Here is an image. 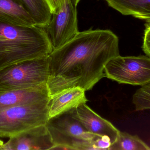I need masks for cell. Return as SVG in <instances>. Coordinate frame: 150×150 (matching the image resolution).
<instances>
[{"instance_id":"obj_16","label":"cell","mask_w":150,"mask_h":150,"mask_svg":"<svg viewBox=\"0 0 150 150\" xmlns=\"http://www.w3.org/2000/svg\"><path fill=\"white\" fill-rule=\"evenodd\" d=\"M132 101L137 112L150 109V83L136 91Z\"/></svg>"},{"instance_id":"obj_9","label":"cell","mask_w":150,"mask_h":150,"mask_svg":"<svg viewBox=\"0 0 150 150\" xmlns=\"http://www.w3.org/2000/svg\"><path fill=\"white\" fill-rule=\"evenodd\" d=\"M86 104H81L72 110L75 117L88 132L101 137H108L112 144L114 143L120 131L111 122L96 113Z\"/></svg>"},{"instance_id":"obj_19","label":"cell","mask_w":150,"mask_h":150,"mask_svg":"<svg viewBox=\"0 0 150 150\" xmlns=\"http://www.w3.org/2000/svg\"><path fill=\"white\" fill-rule=\"evenodd\" d=\"M71 1L73 3V4H74L75 5H76V6H77V5L79 3V1H80V0H71Z\"/></svg>"},{"instance_id":"obj_20","label":"cell","mask_w":150,"mask_h":150,"mask_svg":"<svg viewBox=\"0 0 150 150\" xmlns=\"http://www.w3.org/2000/svg\"><path fill=\"white\" fill-rule=\"evenodd\" d=\"M3 144V141H1V140H0V147H1V146Z\"/></svg>"},{"instance_id":"obj_17","label":"cell","mask_w":150,"mask_h":150,"mask_svg":"<svg viewBox=\"0 0 150 150\" xmlns=\"http://www.w3.org/2000/svg\"><path fill=\"white\" fill-rule=\"evenodd\" d=\"M145 26L142 48L146 55L150 57V23L145 24Z\"/></svg>"},{"instance_id":"obj_8","label":"cell","mask_w":150,"mask_h":150,"mask_svg":"<svg viewBox=\"0 0 150 150\" xmlns=\"http://www.w3.org/2000/svg\"><path fill=\"white\" fill-rule=\"evenodd\" d=\"M54 146L45 124L27 129L10 137L7 142L0 147V150H51Z\"/></svg>"},{"instance_id":"obj_11","label":"cell","mask_w":150,"mask_h":150,"mask_svg":"<svg viewBox=\"0 0 150 150\" xmlns=\"http://www.w3.org/2000/svg\"><path fill=\"white\" fill-rule=\"evenodd\" d=\"M0 22L19 27L37 26L21 0H0Z\"/></svg>"},{"instance_id":"obj_14","label":"cell","mask_w":150,"mask_h":150,"mask_svg":"<svg viewBox=\"0 0 150 150\" xmlns=\"http://www.w3.org/2000/svg\"><path fill=\"white\" fill-rule=\"evenodd\" d=\"M32 16L36 25L45 28L52 17V12L44 0H21Z\"/></svg>"},{"instance_id":"obj_18","label":"cell","mask_w":150,"mask_h":150,"mask_svg":"<svg viewBox=\"0 0 150 150\" xmlns=\"http://www.w3.org/2000/svg\"><path fill=\"white\" fill-rule=\"evenodd\" d=\"M65 0H44L49 7L52 14L56 13L60 9Z\"/></svg>"},{"instance_id":"obj_3","label":"cell","mask_w":150,"mask_h":150,"mask_svg":"<svg viewBox=\"0 0 150 150\" xmlns=\"http://www.w3.org/2000/svg\"><path fill=\"white\" fill-rule=\"evenodd\" d=\"M72 110L47 120L46 126L54 145L51 150H96L100 136L87 131Z\"/></svg>"},{"instance_id":"obj_5","label":"cell","mask_w":150,"mask_h":150,"mask_svg":"<svg viewBox=\"0 0 150 150\" xmlns=\"http://www.w3.org/2000/svg\"><path fill=\"white\" fill-rule=\"evenodd\" d=\"M50 101V98L0 111V137L10 138L27 129L45 125Z\"/></svg>"},{"instance_id":"obj_15","label":"cell","mask_w":150,"mask_h":150,"mask_svg":"<svg viewBox=\"0 0 150 150\" xmlns=\"http://www.w3.org/2000/svg\"><path fill=\"white\" fill-rule=\"evenodd\" d=\"M109 150H150V147L138 136L120 131L117 140Z\"/></svg>"},{"instance_id":"obj_10","label":"cell","mask_w":150,"mask_h":150,"mask_svg":"<svg viewBox=\"0 0 150 150\" xmlns=\"http://www.w3.org/2000/svg\"><path fill=\"white\" fill-rule=\"evenodd\" d=\"M83 90L72 87L63 90L50 98L48 119L72 110L88 100Z\"/></svg>"},{"instance_id":"obj_6","label":"cell","mask_w":150,"mask_h":150,"mask_svg":"<svg viewBox=\"0 0 150 150\" xmlns=\"http://www.w3.org/2000/svg\"><path fill=\"white\" fill-rule=\"evenodd\" d=\"M105 72L106 77L119 84L142 86L150 83V57L118 55L107 63Z\"/></svg>"},{"instance_id":"obj_7","label":"cell","mask_w":150,"mask_h":150,"mask_svg":"<svg viewBox=\"0 0 150 150\" xmlns=\"http://www.w3.org/2000/svg\"><path fill=\"white\" fill-rule=\"evenodd\" d=\"M44 29L53 50L69 42L79 32L76 6L71 0H65L59 10L52 14L50 23Z\"/></svg>"},{"instance_id":"obj_12","label":"cell","mask_w":150,"mask_h":150,"mask_svg":"<svg viewBox=\"0 0 150 150\" xmlns=\"http://www.w3.org/2000/svg\"><path fill=\"white\" fill-rule=\"evenodd\" d=\"M50 98L47 88L0 91V111L16 106L33 104Z\"/></svg>"},{"instance_id":"obj_2","label":"cell","mask_w":150,"mask_h":150,"mask_svg":"<svg viewBox=\"0 0 150 150\" xmlns=\"http://www.w3.org/2000/svg\"><path fill=\"white\" fill-rule=\"evenodd\" d=\"M53 51L44 28L14 26L0 22V69L23 61L48 56Z\"/></svg>"},{"instance_id":"obj_1","label":"cell","mask_w":150,"mask_h":150,"mask_svg":"<svg viewBox=\"0 0 150 150\" xmlns=\"http://www.w3.org/2000/svg\"><path fill=\"white\" fill-rule=\"evenodd\" d=\"M118 55L119 38L110 30L90 29L79 33L49 55L47 87L50 98L72 87L91 90L105 77L107 63Z\"/></svg>"},{"instance_id":"obj_13","label":"cell","mask_w":150,"mask_h":150,"mask_svg":"<svg viewBox=\"0 0 150 150\" xmlns=\"http://www.w3.org/2000/svg\"><path fill=\"white\" fill-rule=\"evenodd\" d=\"M108 5L125 16L150 23V0H105Z\"/></svg>"},{"instance_id":"obj_4","label":"cell","mask_w":150,"mask_h":150,"mask_svg":"<svg viewBox=\"0 0 150 150\" xmlns=\"http://www.w3.org/2000/svg\"><path fill=\"white\" fill-rule=\"evenodd\" d=\"M48 56L23 61L0 69V91L47 88Z\"/></svg>"}]
</instances>
